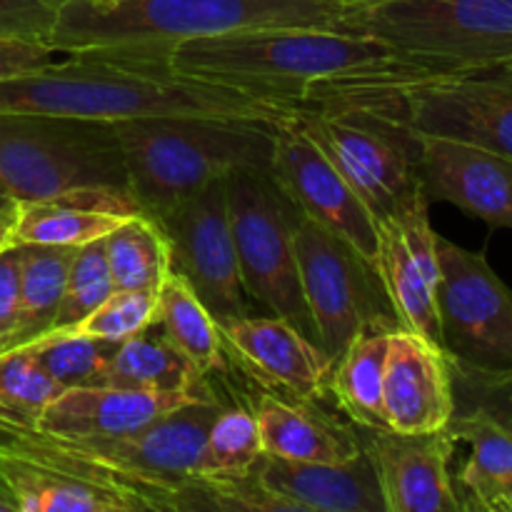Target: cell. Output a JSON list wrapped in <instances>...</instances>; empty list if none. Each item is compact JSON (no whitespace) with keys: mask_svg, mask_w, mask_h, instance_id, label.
Wrapping results in <instances>:
<instances>
[{"mask_svg":"<svg viewBox=\"0 0 512 512\" xmlns=\"http://www.w3.org/2000/svg\"><path fill=\"white\" fill-rule=\"evenodd\" d=\"M168 53V45L68 53L43 70L0 80V113L63 115L98 123L145 115H223L283 123L298 113L295 103L183 78L170 68Z\"/></svg>","mask_w":512,"mask_h":512,"instance_id":"1","label":"cell"},{"mask_svg":"<svg viewBox=\"0 0 512 512\" xmlns=\"http://www.w3.org/2000/svg\"><path fill=\"white\" fill-rule=\"evenodd\" d=\"M168 63L183 78L295 105L320 85L410 70L380 40L338 28H263L183 40L170 48Z\"/></svg>","mask_w":512,"mask_h":512,"instance_id":"2","label":"cell"},{"mask_svg":"<svg viewBox=\"0 0 512 512\" xmlns=\"http://www.w3.org/2000/svg\"><path fill=\"white\" fill-rule=\"evenodd\" d=\"M345 0H73L50 48H148L263 28H338Z\"/></svg>","mask_w":512,"mask_h":512,"instance_id":"3","label":"cell"},{"mask_svg":"<svg viewBox=\"0 0 512 512\" xmlns=\"http://www.w3.org/2000/svg\"><path fill=\"white\" fill-rule=\"evenodd\" d=\"M140 213L158 218L235 170H270L275 123L223 115H145L113 123Z\"/></svg>","mask_w":512,"mask_h":512,"instance_id":"4","label":"cell"},{"mask_svg":"<svg viewBox=\"0 0 512 512\" xmlns=\"http://www.w3.org/2000/svg\"><path fill=\"white\" fill-rule=\"evenodd\" d=\"M295 125L385 220L420 188L415 175V135L393 105L350 78L315 88L298 103Z\"/></svg>","mask_w":512,"mask_h":512,"instance_id":"5","label":"cell"},{"mask_svg":"<svg viewBox=\"0 0 512 512\" xmlns=\"http://www.w3.org/2000/svg\"><path fill=\"white\" fill-rule=\"evenodd\" d=\"M343 30L393 50L413 73H455L512 60V0H373Z\"/></svg>","mask_w":512,"mask_h":512,"instance_id":"6","label":"cell"},{"mask_svg":"<svg viewBox=\"0 0 512 512\" xmlns=\"http://www.w3.org/2000/svg\"><path fill=\"white\" fill-rule=\"evenodd\" d=\"M83 188L130 193L113 123L0 113V198L38 203Z\"/></svg>","mask_w":512,"mask_h":512,"instance_id":"7","label":"cell"},{"mask_svg":"<svg viewBox=\"0 0 512 512\" xmlns=\"http://www.w3.org/2000/svg\"><path fill=\"white\" fill-rule=\"evenodd\" d=\"M0 478L18 512L158 510L133 483L78 443L0 413Z\"/></svg>","mask_w":512,"mask_h":512,"instance_id":"8","label":"cell"},{"mask_svg":"<svg viewBox=\"0 0 512 512\" xmlns=\"http://www.w3.org/2000/svg\"><path fill=\"white\" fill-rule=\"evenodd\" d=\"M350 80L388 100L415 133L458 138L512 158V60L455 73L388 70Z\"/></svg>","mask_w":512,"mask_h":512,"instance_id":"9","label":"cell"},{"mask_svg":"<svg viewBox=\"0 0 512 512\" xmlns=\"http://www.w3.org/2000/svg\"><path fill=\"white\" fill-rule=\"evenodd\" d=\"M225 195L245 295L315 340L293 248L300 213L270 170H235L225 178Z\"/></svg>","mask_w":512,"mask_h":512,"instance_id":"10","label":"cell"},{"mask_svg":"<svg viewBox=\"0 0 512 512\" xmlns=\"http://www.w3.org/2000/svg\"><path fill=\"white\" fill-rule=\"evenodd\" d=\"M300 288L315 328V343L338 358L365 325L400 328L373 263L315 220L298 215L293 228Z\"/></svg>","mask_w":512,"mask_h":512,"instance_id":"11","label":"cell"},{"mask_svg":"<svg viewBox=\"0 0 512 512\" xmlns=\"http://www.w3.org/2000/svg\"><path fill=\"white\" fill-rule=\"evenodd\" d=\"M440 348L453 368L512 370V290L483 253L438 235Z\"/></svg>","mask_w":512,"mask_h":512,"instance_id":"12","label":"cell"},{"mask_svg":"<svg viewBox=\"0 0 512 512\" xmlns=\"http://www.w3.org/2000/svg\"><path fill=\"white\" fill-rule=\"evenodd\" d=\"M153 220L168 240L170 270L188 280L215 323L248 315L225 178L213 180Z\"/></svg>","mask_w":512,"mask_h":512,"instance_id":"13","label":"cell"},{"mask_svg":"<svg viewBox=\"0 0 512 512\" xmlns=\"http://www.w3.org/2000/svg\"><path fill=\"white\" fill-rule=\"evenodd\" d=\"M218 408V398L188 403L123 438L78 445L148 495L158 510H178L180 493L200 473Z\"/></svg>","mask_w":512,"mask_h":512,"instance_id":"14","label":"cell"},{"mask_svg":"<svg viewBox=\"0 0 512 512\" xmlns=\"http://www.w3.org/2000/svg\"><path fill=\"white\" fill-rule=\"evenodd\" d=\"M270 178L300 215L343 238L373 263L378 253V220L295 120L275 123Z\"/></svg>","mask_w":512,"mask_h":512,"instance_id":"15","label":"cell"},{"mask_svg":"<svg viewBox=\"0 0 512 512\" xmlns=\"http://www.w3.org/2000/svg\"><path fill=\"white\" fill-rule=\"evenodd\" d=\"M413 135L415 175L430 203L443 200L490 228L512 230V158L458 138Z\"/></svg>","mask_w":512,"mask_h":512,"instance_id":"16","label":"cell"},{"mask_svg":"<svg viewBox=\"0 0 512 512\" xmlns=\"http://www.w3.org/2000/svg\"><path fill=\"white\" fill-rule=\"evenodd\" d=\"M385 512H460L453 490L455 438L448 428L403 435L363 430Z\"/></svg>","mask_w":512,"mask_h":512,"instance_id":"17","label":"cell"},{"mask_svg":"<svg viewBox=\"0 0 512 512\" xmlns=\"http://www.w3.org/2000/svg\"><path fill=\"white\" fill-rule=\"evenodd\" d=\"M218 328L225 348L233 350L243 368L250 370V375L265 388L283 390L288 398L308 403H315L328 393L333 360L290 320L278 315H243Z\"/></svg>","mask_w":512,"mask_h":512,"instance_id":"18","label":"cell"},{"mask_svg":"<svg viewBox=\"0 0 512 512\" xmlns=\"http://www.w3.org/2000/svg\"><path fill=\"white\" fill-rule=\"evenodd\" d=\"M210 398H215L210 385L198 390H173V393L115 388V385H83V388L63 390L40 413L35 428L55 438L75 440V443L123 438L170 410Z\"/></svg>","mask_w":512,"mask_h":512,"instance_id":"19","label":"cell"},{"mask_svg":"<svg viewBox=\"0 0 512 512\" xmlns=\"http://www.w3.org/2000/svg\"><path fill=\"white\" fill-rule=\"evenodd\" d=\"M455 413L450 363L440 348L410 330H393L385 360V428L403 435L448 428Z\"/></svg>","mask_w":512,"mask_h":512,"instance_id":"20","label":"cell"},{"mask_svg":"<svg viewBox=\"0 0 512 512\" xmlns=\"http://www.w3.org/2000/svg\"><path fill=\"white\" fill-rule=\"evenodd\" d=\"M258 475L300 512H385L368 450L348 463H293L263 455Z\"/></svg>","mask_w":512,"mask_h":512,"instance_id":"21","label":"cell"},{"mask_svg":"<svg viewBox=\"0 0 512 512\" xmlns=\"http://www.w3.org/2000/svg\"><path fill=\"white\" fill-rule=\"evenodd\" d=\"M140 213L128 190L83 188L38 203H18L13 245L80 248L103 240L130 215Z\"/></svg>","mask_w":512,"mask_h":512,"instance_id":"22","label":"cell"},{"mask_svg":"<svg viewBox=\"0 0 512 512\" xmlns=\"http://www.w3.org/2000/svg\"><path fill=\"white\" fill-rule=\"evenodd\" d=\"M448 430L468 445L453 473L460 512H512V435L485 410L455 405Z\"/></svg>","mask_w":512,"mask_h":512,"instance_id":"23","label":"cell"},{"mask_svg":"<svg viewBox=\"0 0 512 512\" xmlns=\"http://www.w3.org/2000/svg\"><path fill=\"white\" fill-rule=\"evenodd\" d=\"M263 453L293 463H348L365 450L363 435L315 410V403L263 393L253 403Z\"/></svg>","mask_w":512,"mask_h":512,"instance_id":"24","label":"cell"},{"mask_svg":"<svg viewBox=\"0 0 512 512\" xmlns=\"http://www.w3.org/2000/svg\"><path fill=\"white\" fill-rule=\"evenodd\" d=\"M390 325H365L333 360L328 393L360 430H388L383 418V380Z\"/></svg>","mask_w":512,"mask_h":512,"instance_id":"25","label":"cell"},{"mask_svg":"<svg viewBox=\"0 0 512 512\" xmlns=\"http://www.w3.org/2000/svg\"><path fill=\"white\" fill-rule=\"evenodd\" d=\"M373 268L400 328L410 330L440 348L438 295H435L438 283L430 280L423 268L415 263L398 225L390 218L378 223V253H375Z\"/></svg>","mask_w":512,"mask_h":512,"instance_id":"26","label":"cell"},{"mask_svg":"<svg viewBox=\"0 0 512 512\" xmlns=\"http://www.w3.org/2000/svg\"><path fill=\"white\" fill-rule=\"evenodd\" d=\"M155 325L200 378L210 380L223 370L225 345L218 323L183 275L170 273L160 285Z\"/></svg>","mask_w":512,"mask_h":512,"instance_id":"27","label":"cell"},{"mask_svg":"<svg viewBox=\"0 0 512 512\" xmlns=\"http://www.w3.org/2000/svg\"><path fill=\"white\" fill-rule=\"evenodd\" d=\"M103 385L173 393V390L208 388L210 380L200 378L193 365L183 358V353H178L175 345L153 323L150 328L118 343Z\"/></svg>","mask_w":512,"mask_h":512,"instance_id":"28","label":"cell"},{"mask_svg":"<svg viewBox=\"0 0 512 512\" xmlns=\"http://www.w3.org/2000/svg\"><path fill=\"white\" fill-rule=\"evenodd\" d=\"M20 315L13 330L15 350L45 338L63 303L68 270L78 248L68 245H18Z\"/></svg>","mask_w":512,"mask_h":512,"instance_id":"29","label":"cell"},{"mask_svg":"<svg viewBox=\"0 0 512 512\" xmlns=\"http://www.w3.org/2000/svg\"><path fill=\"white\" fill-rule=\"evenodd\" d=\"M105 255L115 290H155L170 270V250L163 230L150 215L135 213L105 238Z\"/></svg>","mask_w":512,"mask_h":512,"instance_id":"30","label":"cell"},{"mask_svg":"<svg viewBox=\"0 0 512 512\" xmlns=\"http://www.w3.org/2000/svg\"><path fill=\"white\" fill-rule=\"evenodd\" d=\"M260 428L250 403H220L205 438L203 463L195 478H240L263 458Z\"/></svg>","mask_w":512,"mask_h":512,"instance_id":"31","label":"cell"},{"mask_svg":"<svg viewBox=\"0 0 512 512\" xmlns=\"http://www.w3.org/2000/svg\"><path fill=\"white\" fill-rule=\"evenodd\" d=\"M115 348L118 343L90 338V335L75 333V330L50 333L25 345V350L43 365L45 373L65 390L103 385Z\"/></svg>","mask_w":512,"mask_h":512,"instance_id":"32","label":"cell"},{"mask_svg":"<svg viewBox=\"0 0 512 512\" xmlns=\"http://www.w3.org/2000/svg\"><path fill=\"white\" fill-rule=\"evenodd\" d=\"M113 290L115 283L108 268V255H105V238L80 245L70 263L63 303H60L50 333H65V330L78 328L90 313H95L113 295Z\"/></svg>","mask_w":512,"mask_h":512,"instance_id":"33","label":"cell"},{"mask_svg":"<svg viewBox=\"0 0 512 512\" xmlns=\"http://www.w3.org/2000/svg\"><path fill=\"white\" fill-rule=\"evenodd\" d=\"M63 390L25 348L0 355V413L35 425Z\"/></svg>","mask_w":512,"mask_h":512,"instance_id":"34","label":"cell"},{"mask_svg":"<svg viewBox=\"0 0 512 512\" xmlns=\"http://www.w3.org/2000/svg\"><path fill=\"white\" fill-rule=\"evenodd\" d=\"M155 305V290H113V295L73 330L90 338L123 343L155 323Z\"/></svg>","mask_w":512,"mask_h":512,"instance_id":"35","label":"cell"},{"mask_svg":"<svg viewBox=\"0 0 512 512\" xmlns=\"http://www.w3.org/2000/svg\"><path fill=\"white\" fill-rule=\"evenodd\" d=\"M455 405H473L498 420L512 435V370L510 373H473L450 365Z\"/></svg>","mask_w":512,"mask_h":512,"instance_id":"36","label":"cell"},{"mask_svg":"<svg viewBox=\"0 0 512 512\" xmlns=\"http://www.w3.org/2000/svg\"><path fill=\"white\" fill-rule=\"evenodd\" d=\"M73 0H0V38L50 45L55 25Z\"/></svg>","mask_w":512,"mask_h":512,"instance_id":"37","label":"cell"},{"mask_svg":"<svg viewBox=\"0 0 512 512\" xmlns=\"http://www.w3.org/2000/svg\"><path fill=\"white\" fill-rule=\"evenodd\" d=\"M65 50H55L45 43L0 38V80L28 75L65 58Z\"/></svg>","mask_w":512,"mask_h":512,"instance_id":"38","label":"cell"},{"mask_svg":"<svg viewBox=\"0 0 512 512\" xmlns=\"http://www.w3.org/2000/svg\"><path fill=\"white\" fill-rule=\"evenodd\" d=\"M20 315V248L0 250V328L13 335ZM15 345V343H13Z\"/></svg>","mask_w":512,"mask_h":512,"instance_id":"39","label":"cell"},{"mask_svg":"<svg viewBox=\"0 0 512 512\" xmlns=\"http://www.w3.org/2000/svg\"><path fill=\"white\" fill-rule=\"evenodd\" d=\"M15 215H18V213H15ZM13 228H15V220H13V223L0 225V250L8 248V245H13Z\"/></svg>","mask_w":512,"mask_h":512,"instance_id":"40","label":"cell"},{"mask_svg":"<svg viewBox=\"0 0 512 512\" xmlns=\"http://www.w3.org/2000/svg\"><path fill=\"white\" fill-rule=\"evenodd\" d=\"M10 350H15V345H13V335H10L8 330L0 328V355H3V353H10Z\"/></svg>","mask_w":512,"mask_h":512,"instance_id":"41","label":"cell"},{"mask_svg":"<svg viewBox=\"0 0 512 512\" xmlns=\"http://www.w3.org/2000/svg\"><path fill=\"white\" fill-rule=\"evenodd\" d=\"M0 498H5V500H8V503H10V505H13V508H15V503H13V498H10V493H8V488H5V483H3V478H0ZM15 512H18V510H15Z\"/></svg>","mask_w":512,"mask_h":512,"instance_id":"42","label":"cell"},{"mask_svg":"<svg viewBox=\"0 0 512 512\" xmlns=\"http://www.w3.org/2000/svg\"><path fill=\"white\" fill-rule=\"evenodd\" d=\"M345 3H350V5H358V3H373V0H345Z\"/></svg>","mask_w":512,"mask_h":512,"instance_id":"43","label":"cell"},{"mask_svg":"<svg viewBox=\"0 0 512 512\" xmlns=\"http://www.w3.org/2000/svg\"><path fill=\"white\" fill-rule=\"evenodd\" d=\"M10 200H5V198H0V208H3V205H8Z\"/></svg>","mask_w":512,"mask_h":512,"instance_id":"44","label":"cell"}]
</instances>
